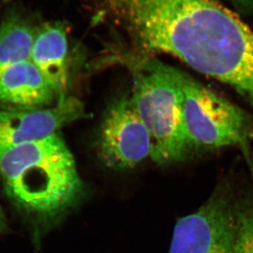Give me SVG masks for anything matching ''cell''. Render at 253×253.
<instances>
[{
  "instance_id": "1",
  "label": "cell",
  "mask_w": 253,
  "mask_h": 253,
  "mask_svg": "<svg viewBox=\"0 0 253 253\" xmlns=\"http://www.w3.org/2000/svg\"><path fill=\"white\" fill-rule=\"evenodd\" d=\"M146 51L171 54L253 108V31L215 0H106Z\"/></svg>"
},
{
  "instance_id": "2",
  "label": "cell",
  "mask_w": 253,
  "mask_h": 253,
  "mask_svg": "<svg viewBox=\"0 0 253 253\" xmlns=\"http://www.w3.org/2000/svg\"><path fill=\"white\" fill-rule=\"evenodd\" d=\"M0 176L7 197L34 225L36 240L83 191L73 154L58 132L3 152Z\"/></svg>"
},
{
  "instance_id": "3",
  "label": "cell",
  "mask_w": 253,
  "mask_h": 253,
  "mask_svg": "<svg viewBox=\"0 0 253 253\" xmlns=\"http://www.w3.org/2000/svg\"><path fill=\"white\" fill-rule=\"evenodd\" d=\"M131 62L130 100L151 133V160L161 165L184 161L193 151L183 122L178 69L153 59Z\"/></svg>"
},
{
  "instance_id": "4",
  "label": "cell",
  "mask_w": 253,
  "mask_h": 253,
  "mask_svg": "<svg viewBox=\"0 0 253 253\" xmlns=\"http://www.w3.org/2000/svg\"><path fill=\"white\" fill-rule=\"evenodd\" d=\"M183 94V122L193 152L235 147L253 176V117L246 110L178 70Z\"/></svg>"
},
{
  "instance_id": "5",
  "label": "cell",
  "mask_w": 253,
  "mask_h": 253,
  "mask_svg": "<svg viewBox=\"0 0 253 253\" xmlns=\"http://www.w3.org/2000/svg\"><path fill=\"white\" fill-rule=\"evenodd\" d=\"M237 196L219 186L197 211L178 219L169 253H234Z\"/></svg>"
},
{
  "instance_id": "6",
  "label": "cell",
  "mask_w": 253,
  "mask_h": 253,
  "mask_svg": "<svg viewBox=\"0 0 253 253\" xmlns=\"http://www.w3.org/2000/svg\"><path fill=\"white\" fill-rule=\"evenodd\" d=\"M151 133L131 104L123 95L110 103L98 135L99 155L105 166L128 169L151 158L153 154Z\"/></svg>"
},
{
  "instance_id": "7",
  "label": "cell",
  "mask_w": 253,
  "mask_h": 253,
  "mask_svg": "<svg viewBox=\"0 0 253 253\" xmlns=\"http://www.w3.org/2000/svg\"><path fill=\"white\" fill-rule=\"evenodd\" d=\"M86 116L83 102L75 97H66L52 108L0 110V156L22 144L46 138Z\"/></svg>"
},
{
  "instance_id": "8",
  "label": "cell",
  "mask_w": 253,
  "mask_h": 253,
  "mask_svg": "<svg viewBox=\"0 0 253 253\" xmlns=\"http://www.w3.org/2000/svg\"><path fill=\"white\" fill-rule=\"evenodd\" d=\"M56 92L32 60L0 68V104L16 110L47 108Z\"/></svg>"
},
{
  "instance_id": "9",
  "label": "cell",
  "mask_w": 253,
  "mask_h": 253,
  "mask_svg": "<svg viewBox=\"0 0 253 253\" xmlns=\"http://www.w3.org/2000/svg\"><path fill=\"white\" fill-rule=\"evenodd\" d=\"M31 60L54 88L58 101L65 99L69 70L68 34L63 23L46 22L37 27Z\"/></svg>"
},
{
  "instance_id": "10",
  "label": "cell",
  "mask_w": 253,
  "mask_h": 253,
  "mask_svg": "<svg viewBox=\"0 0 253 253\" xmlns=\"http://www.w3.org/2000/svg\"><path fill=\"white\" fill-rule=\"evenodd\" d=\"M36 30L22 15H12L0 23V68L31 60Z\"/></svg>"
},
{
  "instance_id": "11",
  "label": "cell",
  "mask_w": 253,
  "mask_h": 253,
  "mask_svg": "<svg viewBox=\"0 0 253 253\" xmlns=\"http://www.w3.org/2000/svg\"><path fill=\"white\" fill-rule=\"evenodd\" d=\"M234 253H253V191L237 197Z\"/></svg>"
},
{
  "instance_id": "12",
  "label": "cell",
  "mask_w": 253,
  "mask_h": 253,
  "mask_svg": "<svg viewBox=\"0 0 253 253\" xmlns=\"http://www.w3.org/2000/svg\"><path fill=\"white\" fill-rule=\"evenodd\" d=\"M234 3L243 9L253 11V0H234Z\"/></svg>"
},
{
  "instance_id": "13",
  "label": "cell",
  "mask_w": 253,
  "mask_h": 253,
  "mask_svg": "<svg viewBox=\"0 0 253 253\" xmlns=\"http://www.w3.org/2000/svg\"><path fill=\"white\" fill-rule=\"evenodd\" d=\"M6 228H7L6 219H5L4 214L2 212V208L0 207V235H2L4 233Z\"/></svg>"
}]
</instances>
